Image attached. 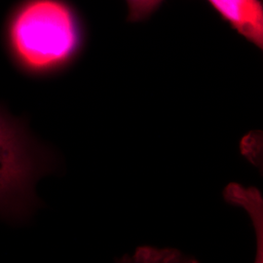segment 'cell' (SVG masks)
I'll return each mask as SVG.
<instances>
[{
	"label": "cell",
	"instance_id": "cell-1",
	"mask_svg": "<svg viewBox=\"0 0 263 263\" xmlns=\"http://www.w3.org/2000/svg\"><path fill=\"white\" fill-rule=\"evenodd\" d=\"M81 30L72 9L62 0H28L15 12L8 43L15 62L32 74L68 65L81 47Z\"/></svg>",
	"mask_w": 263,
	"mask_h": 263
},
{
	"label": "cell",
	"instance_id": "cell-2",
	"mask_svg": "<svg viewBox=\"0 0 263 263\" xmlns=\"http://www.w3.org/2000/svg\"><path fill=\"white\" fill-rule=\"evenodd\" d=\"M58 165L55 152L27 122L0 105V217L15 223L28 219L40 205L35 184Z\"/></svg>",
	"mask_w": 263,
	"mask_h": 263
},
{
	"label": "cell",
	"instance_id": "cell-3",
	"mask_svg": "<svg viewBox=\"0 0 263 263\" xmlns=\"http://www.w3.org/2000/svg\"><path fill=\"white\" fill-rule=\"evenodd\" d=\"M208 1L239 34L262 49L263 7L260 0Z\"/></svg>",
	"mask_w": 263,
	"mask_h": 263
},
{
	"label": "cell",
	"instance_id": "cell-4",
	"mask_svg": "<svg viewBox=\"0 0 263 263\" xmlns=\"http://www.w3.org/2000/svg\"><path fill=\"white\" fill-rule=\"evenodd\" d=\"M163 0H126L128 5V21L140 22L159 7Z\"/></svg>",
	"mask_w": 263,
	"mask_h": 263
}]
</instances>
